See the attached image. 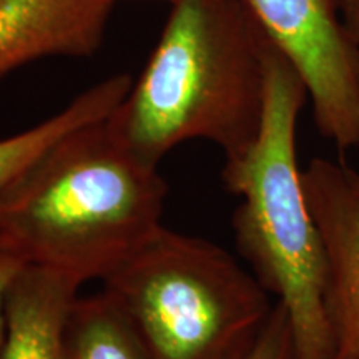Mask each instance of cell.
Here are the masks:
<instances>
[{"label":"cell","instance_id":"6da1fadb","mask_svg":"<svg viewBox=\"0 0 359 359\" xmlns=\"http://www.w3.org/2000/svg\"><path fill=\"white\" fill-rule=\"evenodd\" d=\"M167 191L109 115L53 143L0 195V241L25 264L102 281L163 226Z\"/></svg>","mask_w":359,"mask_h":359},{"label":"cell","instance_id":"7a4b0ae2","mask_svg":"<svg viewBox=\"0 0 359 359\" xmlns=\"http://www.w3.org/2000/svg\"><path fill=\"white\" fill-rule=\"evenodd\" d=\"M172 6L154 53L110 120L154 165L190 140L235 156L262 127L271 39L243 0Z\"/></svg>","mask_w":359,"mask_h":359},{"label":"cell","instance_id":"3957f363","mask_svg":"<svg viewBox=\"0 0 359 359\" xmlns=\"http://www.w3.org/2000/svg\"><path fill=\"white\" fill-rule=\"evenodd\" d=\"M308 98L302 75L271 43L258 137L224 158L222 177L241 200L233 215L236 248L259 285L285 306L298 359H333L325 246L296 156L298 116Z\"/></svg>","mask_w":359,"mask_h":359},{"label":"cell","instance_id":"277c9868","mask_svg":"<svg viewBox=\"0 0 359 359\" xmlns=\"http://www.w3.org/2000/svg\"><path fill=\"white\" fill-rule=\"evenodd\" d=\"M102 283L154 359H245L275 306L226 250L165 226Z\"/></svg>","mask_w":359,"mask_h":359},{"label":"cell","instance_id":"5b68a950","mask_svg":"<svg viewBox=\"0 0 359 359\" xmlns=\"http://www.w3.org/2000/svg\"><path fill=\"white\" fill-rule=\"evenodd\" d=\"M306 85L314 123L338 150L359 147V45L336 0H243Z\"/></svg>","mask_w":359,"mask_h":359},{"label":"cell","instance_id":"8992f818","mask_svg":"<svg viewBox=\"0 0 359 359\" xmlns=\"http://www.w3.org/2000/svg\"><path fill=\"white\" fill-rule=\"evenodd\" d=\"M303 187L325 246L333 359H359V172L343 160L313 158Z\"/></svg>","mask_w":359,"mask_h":359},{"label":"cell","instance_id":"52a82bcc","mask_svg":"<svg viewBox=\"0 0 359 359\" xmlns=\"http://www.w3.org/2000/svg\"><path fill=\"white\" fill-rule=\"evenodd\" d=\"M111 0H0V79L43 57L100 47Z\"/></svg>","mask_w":359,"mask_h":359},{"label":"cell","instance_id":"ba28073f","mask_svg":"<svg viewBox=\"0 0 359 359\" xmlns=\"http://www.w3.org/2000/svg\"><path fill=\"white\" fill-rule=\"evenodd\" d=\"M80 288L74 278L24 264L8 291L0 359H69L67 323Z\"/></svg>","mask_w":359,"mask_h":359},{"label":"cell","instance_id":"9c48e42d","mask_svg":"<svg viewBox=\"0 0 359 359\" xmlns=\"http://www.w3.org/2000/svg\"><path fill=\"white\" fill-rule=\"evenodd\" d=\"M133 80L120 74L93 85L55 115L12 137L0 138V195L65 135L105 118L127 97Z\"/></svg>","mask_w":359,"mask_h":359},{"label":"cell","instance_id":"30bf717a","mask_svg":"<svg viewBox=\"0 0 359 359\" xmlns=\"http://www.w3.org/2000/svg\"><path fill=\"white\" fill-rule=\"evenodd\" d=\"M69 359H154L137 327L111 296H80L67 323Z\"/></svg>","mask_w":359,"mask_h":359},{"label":"cell","instance_id":"8fae6325","mask_svg":"<svg viewBox=\"0 0 359 359\" xmlns=\"http://www.w3.org/2000/svg\"><path fill=\"white\" fill-rule=\"evenodd\" d=\"M245 359H298L290 316L280 302L275 303L263 333Z\"/></svg>","mask_w":359,"mask_h":359},{"label":"cell","instance_id":"7c38bea8","mask_svg":"<svg viewBox=\"0 0 359 359\" xmlns=\"http://www.w3.org/2000/svg\"><path fill=\"white\" fill-rule=\"evenodd\" d=\"M24 264L25 263L11 248H7L0 241V351H2L4 341H6L8 291Z\"/></svg>","mask_w":359,"mask_h":359},{"label":"cell","instance_id":"4fadbf2b","mask_svg":"<svg viewBox=\"0 0 359 359\" xmlns=\"http://www.w3.org/2000/svg\"><path fill=\"white\" fill-rule=\"evenodd\" d=\"M336 7L348 35L359 45V0H336Z\"/></svg>","mask_w":359,"mask_h":359},{"label":"cell","instance_id":"5bb4252c","mask_svg":"<svg viewBox=\"0 0 359 359\" xmlns=\"http://www.w3.org/2000/svg\"><path fill=\"white\" fill-rule=\"evenodd\" d=\"M111 2H114V4H115V2H116V0H111ZM168 2H172V4H173V2H175V0H168Z\"/></svg>","mask_w":359,"mask_h":359}]
</instances>
